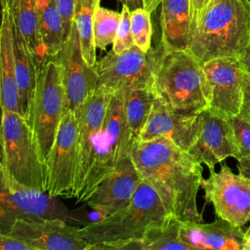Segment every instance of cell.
Returning a JSON list of instances; mask_svg holds the SVG:
<instances>
[{"instance_id":"6da1fadb","label":"cell","mask_w":250,"mask_h":250,"mask_svg":"<svg viewBox=\"0 0 250 250\" xmlns=\"http://www.w3.org/2000/svg\"><path fill=\"white\" fill-rule=\"evenodd\" d=\"M130 157L171 214L181 222H203L197 208L203 180L200 162L166 138L137 140L131 146Z\"/></svg>"},{"instance_id":"7a4b0ae2","label":"cell","mask_w":250,"mask_h":250,"mask_svg":"<svg viewBox=\"0 0 250 250\" xmlns=\"http://www.w3.org/2000/svg\"><path fill=\"white\" fill-rule=\"evenodd\" d=\"M172 215L154 188L143 180L128 205L79 231L91 249H133L149 229Z\"/></svg>"},{"instance_id":"3957f363","label":"cell","mask_w":250,"mask_h":250,"mask_svg":"<svg viewBox=\"0 0 250 250\" xmlns=\"http://www.w3.org/2000/svg\"><path fill=\"white\" fill-rule=\"evenodd\" d=\"M250 42V0H211L190 32L188 51L202 63L241 59Z\"/></svg>"},{"instance_id":"277c9868","label":"cell","mask_w":250,"mask_h":250,"mask_svg":"<svg viewBox=\"0 0 250 250\" xmlns=\"http://www.w3.org/2000/svg\"><path fill=\"white\" fill-rule=\"evenodd\" d=\"M157 96L176 113L197 115L209 107L202 63L188 50L149 49Z\"/></svg>"},{"instance_id":"5b68a950","label":"cell","mask_w":250,"mask_h":250,"mask_svg":"<svg viewBox=\"0 0 250 250\" xmlns=\"http://www.w3.org/2000/svg\"><path fill=\"white\" fill-rule=\"evenodd\" d=\"M134 144L123 108V93L112 95L103 129L96 137L86 170L78 183L74 198L85 202L117 164L130 155Z\"/></svg>"},{"instance_id":"8992f818","label":"cell","mask_w":250,"mask_h":250,"mask_svg":"<svg viewBox=\"0 0 250 250\" xmlns=\"http://www.w3.org/2000/svg\"><path fill=\"white\" fill-rule=\"evenodd\" d=\"M0 170L23 186L47 192L46 162L31 127L18 112L2 111Z\"/></svg>"},{"instance_id":"52a82bcc","label":"cell","mask_w":250,"mask_h":250,"mask_svg":"<svg viewBox=\"0 0 250 250\" xmlns=\"http://www.w3.org/2000/svg\"><path fill=\"white\" fill-rule=\"evenodd\" d=\"M66 110L61 65L56 58H51L38 67L36 87L26 119L45 162Z\"/></svg>"},{"instance_id":"ba28073f","label":"cell","mask_w":250,"mask_h":250,"mask_svg":"<svg viewBox=\"0 0 250 250\" xmlns=\"http://www.w3.org/2000/svg\"><path fill=\"white\" fill-rule=\"evenodd\" d=\"M78 219L58 199L46 191L23 186L0 170V233H7L19 220Z\"/></svg>"},{"instance_id":"9c48e42d","label":"cell","mask_w":250,"mask_h":250,"mask_svg":"<svg viewBox=\"0 0 250 250\" xmlns=\"http://www.w3.org/2000/svg\"><path fill=\"white\" fill-rule=\"evenodd\" d=\"M47 192L52 196L74 198L79 170L77 121L73 111L64 113L53 146L46 159Z\"/></svg>"},{"instance_id":"30bf717a","label":"cell","mask_w":250,"mask_h":250,"mask_svg":"<svg viewBox=\"0 0 250 250\" xmlns=\"http://www.w3.org/2000/svg\"><path fill=\"white\" fill-rule=\"evenodd\" d=\"M201 188L206 202L213 205L218 218L240 228L250 221V178L234 174L224 163L219 172L210 170Z\"/></svg>"},{"instance_id":"8fae6325","label":"cell","mask_w":250,"mask_h":250,"mask_svg":"<svg viewBox=\"0 0 250 250\" xmlns=\"http://www.w3.org/2000/svg\"><path fill=\"white\" fill-rule=\"evenodd\" d=\"M209 109L229 119L243 106L245 70L239 58L222 57L202 62Z\"/></svg>"},{"instance_id":"7c38bea8","label":"cell","mask_w":250,"mask_h":250,"mask_svg":"<svg viewBox=\"0 0 250 250\" xmlns=\"http://www.w3.org/2000/svg\"><path fill=\"white\" fill-rule=\"evenodd\" d=\"M96 70L98 87L112 94L154 86L149 51L145 53L135 45L120 54L111 50L97 62Z\"/></svg>"},{"instance_id":"4fadbf2b","label":"cell","mask_w":250,"mask_h":250,"mask_svg":"<svg viewBox=\"0 0 250 250\" xmlns=\"http://www.w3.org/2000/svg\"><path fill=\"white\" fill-rule=\"evenodd\" d=\"M187 151L209 170L228 157H237V149L227 118L206 108L196 115L193 137Z\"/></svg>"},{"instance_id":"5bb4252c","label":"cell","mask_w":250,"mask_h":250,"mask_svg":"<svg viewBox=\"0 0 250 250\" xmlns=\"http://www.w3.org/2000/svg\"><path fill=\"white\" fill-rule=\"evenodd\" d=\"M56 59L61 65L67 109L74 112L98 88L99 81L96 64L90 66L83 57L74 21Z\"/></svg>"},{"instance_id":"9a60e30c","label":"cell","mask_w":250,"mask_h":250,"mask_svg":"<svg viewBox=\"0 0 250 250\" xmlns=\"http://www.w3.org/2000/svg\"><path fill=\"white\" fill-rule=\"evenodd\" d=\"M19 237L35 250H90L79 231V227L62 220H19L9 232Z\"/></svg>"},{"instance_id":"2e32d148","label":"cell","mask_w":250,"mask_h":250,"mask_svg":"<svg viewBox=\"0 0 250 250\" xmlns=\"http://www.w3.org/2000/svg\"><path fill=\"white\" fill-rule=\"evenodd\" d=\"M142 182L143 178L129 155L117 164L84 203L101 218L111 215L130 203Z\"/></svg>"},{"instance_id":"e0dca14e","label":"cell","mask_w":250,"mask_h":250,"mask_svg":"<svg viewBox=\"0 0 250 250\" xmlns=\"http://www.w3.org/2000/svg\"><path fill=\"white\" fill-rule=\"evenodd\" d=\"M112 95L106 89L98 87L74 111L79 145V170L75 191L86 170L94 141L104 127Z\"/></svg>"},{"instance_id":"ac0fdd59","label":"cell","mask_w":250,"mask_h":250,"mask_svg":"<svg viewBox=\"0 0 250 250\" xmlns=\"http://www.w3.org/2000/svg\"><path fill=\"white\" fill-rule=\"evenodd\" d=\"M180 233L191 250H242V228L221 218L207 224L181 222Z\"/></svg>"},{"instance_id":"d6986e66","label":"cell","mask_w":250,"mask_h":250,"mask_svg":"<svg viewBox=\"0 0 250 250\" xmlns=\"http://www.w3.org/2000/svg\"><path fill=\"white\" fill-rule=\"evenodd\" d=\"M195 119L196 115L188 116L174 112L156 94L151 112L138 140L166 138L187 150L193 137Z\"/></svg>"},{"instance_id":"ffe728a7","label":"cell","mask_w":250,"mask_h":250,"mask_svg":"<svg viewBox=\"0 0 250 250\" xmlns=\"http://www.w3.org/2000/svg\"><path fill=\"white\" fill-rule=\"evenodd\" d=\"M0 65L1 109L2 111L9 110L21 114L14 50V26L9 8L2 9V22L0 27Z\"/></svg>"},{"instance_id":"44dd1931","label":"cell","mask_w":250,"mask_h":250,"mask_svg":"<svg viewBox=\"0 0 250 250\" xmlns=\"http://www.w3.org/2000/svg\"><path fill=\"white\" fill-rule=\"evenodd\" d=\"M161 46L165 50H188L190 40L189 0H161Z\"/></svg>"},{"instance_id":"7402d4cb","label":"cell","mask_w":250,"mask_h":250,"mask_svg":"<svg viewBox=\"0 0 250 250\" xmlns=\"http://www.w3.org/2000/svg\"><path fill=\"white\" fill-rule=\"evenodd\" d=\"M13 20V19H12ZM14 50L16 59V73L20 94L21 114L27 119L30 105L32 103L36 80L38 65L31 54L22 34L16 27L14 21Z\"/></svg>"},{"instance_id":"603a6c76","label":"cell","mask_w":250,"mask_h":250,"mask_svg":"<svg viewBox=\"0 0 250 250\" xmlns=\"http://www.w3.org/2000/svg\"><path fill=\"white\" fill-rule=\"evenodd\" d=\"M8 8L16 27L22 34L39 67L47 58L39 33L36 0H10Z\"/></svg>"},{"instance_id":"cb8c5ba5","label":"cell","mask_w":250,"mask_h":250,"mask_svg":"<svg viewBox=\"0 0 250 250\" xmlns=\"http://www.w3.org/2000/svg\"><path fill=\"white\" fill-rule=\"evenodd\" d=\"M39 33L45 56L56 58L66 39L62 18L54 0H36Z\"/></svg>"},{"instance_id":"d4e9b609","label":"cell","mask_w":250,"mask_h":250,"mask_svg":"<svg viewBox=\"0 0 250 250\" xmlns=\"http://www.w3.org/2000/svg\"><path fill=\"white\" fill-rule=\"evenodd\" d=\"M123 93V108L133 142H136L144 128L156 97L153 87L138 88Z\"/></svg>"},{"instance_id":"484cf974","label":"cell","mask_w":250,"mask_h":250,"mask_svg":"<svg viewBox=\"0 0 250 250\" xmlns=\"http://www.w3.org/2000/svg\"><path fill=\"white\" fill-rule=\"evenodd\" d=\"M181 221L174 215L164 223L149 229L146 235L134 244V249L139 250H167L185 249L191 250L182 239L180 233Z\"/></svg>"},{"instance_id":"4316f807","label":"cell","mask_w":250,"mask_h":250,"mask_svg":"<svg viewBox=\"0 0 250 250\" xmlns=\"http://www.w3.org/2000/svg\"><path fill=\"white\" fill-rule=\"evenodd\" d=\"M101 0H75L73 21L76 24L81 50L90 66L97 63L96 44L94 40V16Z\"/></svg>"},{"instance_id":"83f0119b","label":"cell","mask_w":250,"mask_h":250,"mask_svg":"<svg viewBox=\"0 0 250 250\" xmlns=\"http://www.w3.org/2000/svg\"><path fill=\"white\" fill-rule=\"evenodd\" d=\"M121 20V13L99 6L94 16V40L96 47L104 50L113 44Z\"/></svg>"},{"instance_id":"f1b7e54d","label":"cell","mask_w":250,"mask_h":250,"mask_svg":"<svg viewBox=\"0 0 250 250\" xmlns=\"http://www.w3.org/2000/svg\"><path fill=\"white\" fill-rule=\"evenodd\" d=\"M237 149L236 160L250 156V110L241 111L228 119Z\"/></svg>"},{"instance_id":"f546056e","label":"cell","mask_w":250,"mask_h":250,"mask_svg":"<svg viewBox=\"0 0 250 250\" xmlns=\"http://www.w3.org/2000/svg\"><path fill=\"white\" fill-rule=\"evenodd\" d=\"M150 14L144 7L131 11V32L134 45L143 52L149 51L152 36Z\"/></svg>"},{"instance_id":"4dcf8cb0","label":"cell","mask_w":250,"mask_h":250,"mask_svg":"<svg viewBox=\"0 0 250 250\" xmlns=\"http://www.w3.org/2000/svg\"><path fill=\"white\" fill-rule=\"evenodd\" d=\"M133 46L134 41L131 32V10L126 5H122L121 20L112 44V51L116 54H120Z\"/></svg>"},{"instance_id":"1f68e13d","label":"cell","mask_w":250,"mask_h":250,"mask_svg":"<svg viewBox=\"0 0 250 250\" xmlns=\"http://www.w3.org/2000/svg\"><path fill=\"white\" fill-rule=\"evenodd\" d=\"M63 21L65 37L68 36L73 23L75 0H54Z\"/></svg>"},{"instance_id":"d6a6232c","label":"cell","mask_w":250,"mask_h":250,"mask_svg":"<svg viewBox=\"0 0 250 250\" xmlns=\"http://www.w3.org/2000/svg\"><path fill=\"white\" fill-rule=\"evenodd\" d=\"M1 250H35L26 241L11 235L9 233H0Z\"/></svg>"},{"instance_id":"836d02e7","label":"cell","mask_w":250,"mask_h":250,"mask_svg":"<svg viewBox=\"0 0 250 250\" xmlns=\"http://www.w3.org/2000/svg\"><path fill=\"white\" fill-rule=\"evenodd\" d=\"M211 0H189L190 3V32L197 22L200 15Z\"/></svg>"},{"instance_id":"e575fe53","label":"cell","mask_w":250,"mask_h":250,"mask_svg":"<svg viewBox=\"0 0 250 250\" xmlns=\"http://www.w3.org/2000/svg\"><path fill=\"white\" fill-rule=\"evenodd\" d=\"M243 91H244V101H243L242 107L250 110V74L247 72L245 73V76H244Z\"/></svg>"},{"instance_id":"d590c367","label":"cell","mask_w":250,"mask_h":250,"mask_svg":"<svg viewBox=\"0 0 250 250\" xmlns=\"http://www.w3.org/2000/svg\"><path fill=\"white\" fill-rule=\"evenodd\" d=\"M236 167H237L238 173L250 178V156L237 160Z\"/></svg>"},{"instance_id":"8d00e7d4","label":"cell","mask_w":250,"mask_h":250,"mask_svg":"<svg viewBox=\"0 0 250 250\" xmlns=\"http://www.w3.org/2000/svg\"><path fill=\"white\" fill-rule=\"evenodd\" d=\"M241 61V63L243 65V68L244 70L250 74V42H249V45L248 47L246 48L243 56L241 57L240 59Z\"/></svg>"},{"instance_id":"74e56055","label":"cell","mask_w":250,"mask_h":250,"mask_svg":"<svg viewBox=\"0 0 250 250\" xmlns=\"http://www.w3.org/2000/svg\"><path fill=\"white\" fill-rule=\"evenodd\" d=\"M161 0H143V7L149 13L155 11V9L160 5Z\"/></svg>"},{"instance_id":"f35d334b","label":"cell","mask_w":250,"mask_h":250,"mask_svg":"<svg viewBox=\"0 0 250 250\" xmlns=\"http://www.w3.org/2000/svg\"><path fill=\"white\" fill-rule=\"evenodd\" d=\"M119 2L122 5H126L131 11L143 7V0H119Z\"/></svg>"},{"instance_id":"ab89813d","label":"cell","mask_w":250,"mask_h":250,"mask_svg":"<svg viewBox=\"0 0 250 250\" xmlns=\"http://www.w3.org/2000/svg\"><path fill=\"white\" fill-rule=\"evenodd\" d=\"M242 250H250V226L243 233Z\"/></svg>"},{"instance_id":"60d3db41","label":"cell","mask_w":250,"mask_h":250,"mask_svg":"<svg viewBox=\"0 0 250 250\" xmlns=\"http://www.w3.org/2000/svg\"><path fill=\"white\" fill-rule=\"evenodd\" d=\"M9 2H10V0H1L2 9H4V8H8V6H9Z\"/></svg>"}]
</instances>
